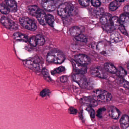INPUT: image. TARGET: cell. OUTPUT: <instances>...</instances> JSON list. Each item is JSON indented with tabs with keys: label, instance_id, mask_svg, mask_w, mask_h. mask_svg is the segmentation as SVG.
Listing matches in <instances>:
<instances>
[{
	"label": "cell",
	"instance_id": "obj_1",
	"mask_svg": "<svg viewBox=\"0 0 129 129\" xmlns=\"http://www.w3.org/2000/svg\"><path fill=\"white\" fill-rule=\"evenodd\" d=\"M58 13L62 17H66L73 15L76 13V9L71 3H62L58 7Z\"/></svg>",
	"mask_w": 129,
	"mask_h": 129
},
{
	"label": "cell",
	"instance_id": "obj_2",
	"mask_svg": "<svg viewBox=\"0 0 129 129\" xmlns=\"http://www.w3.org/2000/svg\"><path fill=\"white\" fill-rule=\"evenodd\" d=\"M65 56L63 53L57 50L51 51L47 55L46 60L48 62L56 64H61L65 60Z\"/></svg>",
	"mask_w": 129,
	"mask_h": 129
},
{
	"label": "cell",
	"instance_id": "obj_3",
	"mask_svg": "<svg viewBox=\"0 0 129 129\" xmlns=\"http://www.w3.org/2000/svg\"><path fill=\"white\" fill-rule=\"evenodd\" d=\"M92 97L97 101L108 102L112 99V95L110 92L103 89L95 90L92 92Z\"/></svg>",
	"mask_w": 129,
	"mask_h": 129
},
{
	"label": "cell",
	"instance_id": "obj_4",
	"mask_svg": "<svg viewBox=\"0 0 129 129\" xmlns=\"http://www.w3.org/2000/svg\"><path fill=\"white\" fill-rule=\"evenodd\" d=\"M96 49L100 53L105 56H110L112 53L110 44L107 41H101L98 42Z\"/></svg>",
	"mask_w": 129,
	"mask_h": 129
},
{
	"label": "cell",
	"instance_id": "obj_5",
	"mask_svg": "<svg viewBox=\"0 0 129 129\" xmlns=\"http://www.w3.org/2000/svg\"><path fill=\"white\" fill-rule=\"evenodd\" d=\"M63 1V0H41V4L45 10L51 11L58 7Z\"/></svg>",
	"mask_w": 129,
	"mask_h": 129
},
{
	"label": "cell",
	"instance_id": "obj_6",
	"mask_svg": "<svg viewBox=\"0 0 129 129\" xmlns=\"http://www.w3.org/2000/svg\"><path fill=\"white\" fill-rule=\"evenodd\" d=\"M19 22L23 28L30 31H35L37 28L35 23L27 17H20L19 19Z\"/></svg>",
	"mask_w": 129,
	"mask_h": 129
},
{
	"label": "cell",
	"instance_id": "obj_7",
	"mask_svg": "<svg viewBox=\"0 0 129 129\" xmlns=\"http://www.w3.org/2000/svg\"><path fill=\"white\" fill-rule=\"evenodd\" d=\"M72 77L73 80L77 83L82 88H86L89 86V83L88 80L84 74L79 73L73 74Z\"/></svg>",
	"mask_w": 129,
	"mask_h": 129
},
{
	"label": "cell",
	"instance_id": "obj_8",
	"mask_svg": "<svg viewBox=\"0 0 129 129\" xmlns=\"http://www.w3.org/2000/svg\"><path fill=\"white\" fill-rule=\"evenodd\" d=\"M24 64L27 67L33 70L39 71L41 70V64L38 59L33 58L27 60Z\"/></svg>",
	"mask_w": 129,
	"mask_h": 129
},
{
	"label": "cell",
	"instance_id": "obj_9",
	"mask_svg": "<svg viewBox=\"0 0 129 129\" xmlns=\"http://www.w3.org/2000/svg\"><path fill=\"white\" fill-rule=\"evenodd\" d=\"M111 15L109 13H105L101 16L100 21L101 24L105 26V28L108 31L113 30L110 25V20Z\"/></svg>",
	"mask_w": 129,
	"mask_h": 129
},
{
	"label": "cell",
	"instance_id": "obj_10",
	"mask_svg": "<svg viewBox=\"0 0 129 129\" xmlns=\"http://www.w3.org/2000/svg\"><path fill=\"white\" fill-rule=\"evenodd\" d=\"M1 23L7 28L11 30H16L18 28L17 25L10 19L5 16H2L0 19Z\"/></svg>",
	"mask_w": 129,
	"mask_h": 129
},
{
	"label": "cell",
	"instance_id": "obj_11",
	"mask_svg": "<svg viewBox=\"0 0 129 129\" xmlns=\"http://www.w3.org/2000/svg\"><path fill=\"white\" fill-rule=\"evenodd\" d=\"M73 66V69L76 73L84 74L87 71V67L86 65L82 64L76 62L74 60H72L71 61Z\"/></svg>",
	"mask_w": 129,
	"mask_h": 129
},
{
	"label": "cell",
	"instance_id": "obj_12",
	"mask_svg": "<svg viewBox=\"0 0 129 129\" xmlns=\"http://www.w3.org/2000/svg\"><path fill=\"white\" fill-rule=\"evenodd\" d=\"M74 60L82 64L86 65L91 62V59L87 55L84 54H79L74 57Z\"/></svg>",
	"mask_w": 129,
	"mask_h": 129
},
{
	"label": "cell",
	"instance_id": "obj_13",
	"mask_svg": "<svg viewBox=\"0 0 129 129\" xmlns=\"http://www.w3.org/2000/svg\"><path fill=\"white\" fill-rule=\"evenodd\" d=\"M90 73L92 76L96 77L99 78L104 79L106 78L107 76L105 72L100 68L98 67L92 68L90 71Z\"/></svg>",
	"mask_w": 129,
	"mask_h": 129
},
{
	"label": "cell",
	"instance_id": "obj_14",
	"mask_svg": "<svg viewBox=\"0 0 129 129\" xmlns=\"http://www.w3.org/2000/svg\"><path fill=\"white\" fill-rule=\"evenodd\" d=\"M108 112L110 116L113 119H117L120 116V111L114 106H110L109 108Z\"/></svg>",
	"mask_w": 129,
	"mask_h": 129
},
{
	"label": "cell",
	"instance_id": "obj_15",
	"mask_svg": "<svg viewBox=\"0 0 129 129\" xmlns=\"http://www.w3.org/2000/svg\"><path fill=\"white\" fill-rule=\"evenodd\" d=\"M36 17L40 24L42 25H46L47 23L46 20V15L42 10L40 9L39 12L36 15Z\"/></svg>",
	"mask_w": 129,
	"mask_h": 129
},
{
	"label": "cell",
	"instance_id": "obj_16",
	"mask_svg": "<svg viewBox=\"0 0 129 129\" xmlns=\"http://www.w3.org/2000/svg\"><path fill=\"white\" fill-rule=\"evenodd\" d=\"M82 102L87 105L91 107H95L98 105L97 102L92 97H88L83 98L82 99Z\"/></svg>",
	"mask_w": 129,
	"mask_h": 129
},
{
	"label": "cell",
	"instance_id": "obj_17",
	"mask_svg": "<svg viewBox=\"0 0 129 129\" xmlns=\"http://www.w3.org/2000/svg\"><path fill=\"white\" fill-rule=\"evenodd\" d=\"M110 39L113 43H118L122 41V37L119 33L117 31H113L111 34Z\"/></svg>",
	"mask_w": 129,
	"mask_h": 129
},
{
	"label": "cell",
	"instance_id": "obj_18",
	"mask_svg": "<svg viewBox=\"0 0 129 129\" xmlns=\"http://www.w3.org/2000/svg\"><path fill=\"white\" fill-rule=\"evenodd\" d=\"M5 5L10 12H15L17 10V5L14 0H6Z\"/></svg>",
	"mask_w": 129,
	"mask_h": 129
},
{
	"label": "cell",
	"instance_id": "obj_19",
	"mask_svg": "<svg viewBox=\"0 0 129 129\" xmlns=\"http://www.w3.org/2000/svg\"><path fill=\"white\" fill-rule=\"evenodd\" d=\"M128 14H122L120 16L119 19L120 25L123 26L124 27L128 26L129 23Z\"/></svg>",
	"mask_w": 129,
	"mask_h": 129
},
{
	"label": "cell",
	"instance_id": "obj_20",
	"mask_svg": "<svg viewBox=\"0 0 129 129\" xmlns=\"http://www.w3.org/2000/svg\"><path fill=\"white\" fill-rule=\"evenodd\" d=\"M120 123L122 129H127L129 126L128 116L126 114L123 115L120 119Z\"/></svg>",
	"mask_w": 129,
	"mask_h": 129
},
{
	"label": "cell",
	"instance_id": "obj_21",
	"mask_svg": "<svg viewBox=\"0 0 129 129\" xmlns=\"http://www.w3.org/2000/svg\"><path fill=\"white\" fill-rule=\"evenodd\" d=\"M13 38L17 41L27 42L28 40V37L25 34L20 32H15L13 35Z\"/></svg>",
	"mask_w": 129,
	"mask_h": 129
},
{
	"label": "cell",
	"instance_id": "obj_22",
	"mask_svg": "<svg viewBox=\"0 0 129 129\" xmlns=\"http://www.w3.org/2000/svg\"><path fill=\"white\" fill-rule=\"evenodd\" d=\"M110 24L113 30L118 29L120 25L119 19L116 16L111 17Z\"/></svg>",
	"mask_w": 129,
	"mask_h": 129
},
{
	"label": "cell",
	"instance_id": "obj_23",
	"mask_svg": "<svg viewBox=\"0 0 129 129\" xmlns=\"http://www.w3.org/2000/svg\"><path fill=\"white\" fill-rule=\"evenodd\" d=\"M40 10L38 6L35 5H30L27 8L28 13L33 16L36 17Z\"/></svg>",
	"mask_w": 129,
	"mask_h": 129
},
{
	"label": "cell",
	"instance_id": "obj_24",
	"mask_svg": "<svg viewBox=\"0 0 129 129\" xmlns=\"http://www.w3.org/2000/svg\"><path fill=\"white\" fill-rule=\"evenodd\" d=\"M105 69L107 72L112 74L116 73L117 69L116 67L111 63H106L104 65Z\"/></svg>",
	"mask_w": 129,
	"mask_h": 129
},
{
	"label": "cell",
	"instance_id": "obj_25",
	"mask_svg": "<svg viewBox=\"0 0 129 129\" xmlns=\"http://www.w3.org/2000/svg\"><path fill=\"white\" fill-rule=\"evenodd\" d=\"M70 33L72 36L76 37L82 33L81 29L78 26H73L70 28Z\"/></svg>",
	"mask_w": 129,
	"mask_h": 129
},
{
	"label": "cell",
	"instance_id": "obj_26",
	"mask_svg": "<svg viewBox=\"0 0 129 129\" xmlns=\"http://www.w3.org/2000/svg\"><path fill=\"white\" fill-rule=\"evenodd\" d=\"M93 13L95 16L97 17H101L104 14V9L102 8L97 7L93 10Z\"/></svg>",
	"mask_w": 129,
	"mask_h": 129
},
{
	"label": "cell",
	"instance_id": "obj_27",
	"mask_svg": "<svg viewBox=\"0 0 129 129\" xmlns=\"http://www.w3.org/2000/svg\"><path fill=\"white\" fill-rule=\"evenodd\" d=\"M117 82L120 86L129 89V82L122 78H119L117 79Z\"/></svg>",
	"mask_w": 129,
	"mask_h": 129
},
{
	"label": "cell",
	"instance_id": "obj_28",
	"mask_svg": "<svg viewBox=\"0 0 129 129\" xmlns=\"http://www.w3.org/2000/svg\"><path fill=\"white\" fill-rule=\"evenodd\" d=\"M37 42V45L39 46H42L45 43V39L42 35H37L35 36Z\"/></svg>",
	"mask_w": 129,
	"mask_h": 129
},
{
	"label": "cell",
	"instance_id": "obj_29",
	"mask_svg": "<svg viewBox=\"0 0 129 129\" xmlns=\"http://www.w3.org/2000/svg\"><path fill=\"white\" fill-rule=\"evenodd\" d=\"M74 39L76 41L80 42L86 43L87 42V38L86 36L82 33L75 37Z\"/></svg>",
	"mask_w": 129,
	"mask_h": 129
},
{
	"label": "cell",
	"instance_id": "obj_30",
	"mask_svg": "<svg viewBox=\"0 0 129 129\" xmlns=\"http://www.w3.org/2000/svg\"><path fill=\"white\" fill-rule=\"evenodd\" d=\"M85 109L87 111L88 113L90 114V116H91V118L94 119V118L95 117V111L94 109L92 108V107L88 106V105H87V106L86 107Z\"/></svg>",
	"mask_w": 129,
	"mask_h": 129
},
{
	"label": "cell",
	"instance_id": "obj_31",
	"mask_svg": "<svg viewBox=\"0 0 129 129\" xmlns=\"http://www.w3.org/2000/svg\"><path fill=\"white\" fill-rule=\"evenodd\" d=\"M46 22L50 26L53 27L54 25V16L51 14H48L46 15Z\"/></svg>",
	"mask_w": 129,
	"mask_h": 129
},
{
	"label": "cell",
	"instance_id": "obj_32",
	"mask_svg": "<svg viewBox=\"0 0 129 129\" xmlns=\"http://www.w3.org/2000/svg\"><path fill=\"white\" fill-rule=\"evenodd\" d=\"M65 68L63 66H60L57 68H55L51 71V73L52 75H55L57 74L60 73L61 72H63L65 70Z\"/></svg>",
	"mask_w": 129,
	"mask_h": 129
},
{
	"label": "cell",
	"instance_id": "obj_33",
	"mask_svg": "<svg viewBox=\"0 0 129 129\" xmlns=\"http://www.w3.org/2000/svg\"><path fill=\"white\" fill-rule=\"evenodd\" d=\"M119 5L117 2L114 1L110 3L109 5V8L110 10L112 11H114L118 8Z\"/></svg>",
	"mask_w": 129,
	"mask_h": 129
},
{
	"label": "cell",
	"instance_id": "obj_34",
	"mask_svg": "<svg viewBox=\"0 0 129 129\" xmlns=\"http://www.w3.org/2000/svg\"><path fill=\"white\" fill-rule=\"evenodd\" d=\"M0 12L3 14H7L10 12L9 9L5 5L3 4H0Z\"/></svg>",
	"mask_w": 129,
	"mask_h": 129
},
{
	"label": "cell",
	"instance_id": "obj_35",
	"mask_svg": "<svg viewBox=\"0 0 129 129\" xmlns=\"http://www.w3.org/2000/svg\"><path fill=\"white\" fill-rule=\"evenodd\" d=\"M42 72L43 76L46 80H48V81H51V79L50 77L49 72H48V70L46 68H43L42 71Z\"/></svg>",
	"mask_w": 129,
	"mask_h": 129
},
{
	"label": "cell",
	"instance_id": "obj_36",
	"mask_svg": "<svg viewBox=\"0 0 129 129\" xmlns=\"http://www.w3.org/2000/svg\"><path fill=\"white\" fill-rule=\"evenodd\" d=\"M118 72L119 76L122 77L125 76L127 74V72L123 69V68L120 67L118 68L117 72Z\"/></svg>",
	"mask_w": 129,
	"mask_h": 129
},
{
	"label": "cell",
	"instance_id": "obj_37",
	"mask_svg": "<svg viewBox=\"0 0 129 129\" xmlns=\"http://www.w3.org/2000/svg\"><path fill=\"white\" fill-rule=\"evenodd\" d=\"M29 42L30 45L33 47H35L37 45L35 36H32L30 37L29 39Z\"/></svg>",
	"mask_w": 129,
	"mask_h": 129
},
{
	"label": "cell",
	"instance_id": "obj_38",
	"mask_svg": "<svg viewBox=\"0 0 129 129\" xmlns=\"http://www.w3.org/2000/svg\"><path fill=\"white\" fill-rule=\"evenodd\" d=\"M50 93V91L48 89H44L40 92V95L42 97H46L49 95Z\"/></svg>",
	"mask_w": 129,
	"mask_h": 129
},
{
	"label": "cell",
	"instance_id": "obj_39",
	"mask_svg": "<svg viewBox=\"0 0 129 129\" xmlns=\"http://www.w3.org/2000/svg\"><path fill=\"white\" fill-rule=\"evenodd\" d=\"M106 110V109L104 108H102L98 109L97 111V116L98 117L100 118H101L103 117L104 113Z\"/></svg>",
	"mask_w": 129,
	"mask_h": 129
},
{
	"label": "cell",
	"instance_id": "obj_40",
	"mask_svg": "<svg viewBox=\"0 0 129 129\" xmlns=\"http://www.w3.org/2000/svg\"><path fill=\"white\" fill-rule=\"evenodd\" d=\"M90 0H79L80 4L82 6H88L90 3Z\"/></svg>",
	"mask_w": 129,
	"mask_h": 129
},
{
	"label": "cell",
	"instance_id": "obj_41",
	"mask_svg": "<svg viewBox=\"0 0 129 129\" xmlns=\"http://www.w3.org/2000/svg\"><path fill=\"white\" fill-rule=\"evenodd\" d=\"M91 4L94 7H99L101 5V2L99 0H91Z\"/></svg>",
	"mask_w": 129,
	"mask_h": 129
},
{
	"label": "cell",
	"instance_id": "obj_42",
	"mask_svg": "<svg viewBox=\"0 0 129 129\" xmlns=\"http://www.w3.org/2000/svg\"><path fill=\"white\" fill-rule=\"evenodd\" d=\"M118 29H119L121 33L124 34L125 35H128V33H127L126 30L125 28L122 25H120V26L119 27Z\"/></svg>",
	"mask_w": 129,
	"mask_h": 129
},
{
	"label": "cell",
	"instance_id": "obj_43",
	"mask_svg": "<svg viewBox=\"0 0 129 129\" xmlns=\"http://www.w3.org/2000/svg\"><path fill=\"white\" fill-rule=\"evenodd\" d=\"M69 111L70 114H75L77 113V110L73 107H71L69 108Z\"/></svg>",
	"mask_w": 129,
	"mask_h": 129
},
{
	"label": "cell",
	"instance_id": "obj_44",
	"mask_svg": "<svg viewBox=\"0 0 129 129\" xmlns=\"http://www.w3.org/2000/svg\"><path fill=\"white\" fill-rule=\"evenodd\" d=\"M60 80L62 83H65L68 80V77L67 76H63L61 77L60 78Z\"/></svg>",
	"mask_w": 129,
	"mask_h": 129
},
{
	"label": "cell",
	"instance_id": "obj_45",
	"mask_svg": "<svg viewBox=\"0 0 129 129\" xmlns=\"http://www.w3.org/2000/svg\"><path fill=\"white\" fill-rule=\"evenodd\" d=\"M124 11L126 13L128 14L129 13V5H126L125 6V7L124 8Z\"/></svg>",
	"mask_w": 129,
	"mask_h": 129
},
{
	"label": "cell",
	"instance_id": "obj_46",
	"mask_svg": "<svg viewBox=\"0 0 129 129\" xmlns=\"http://www.w3.org/2000/svg\"><path fill=\"white\" fill-rule=\"evenodd\" d=\"M101 2H103L104 3H107L110 1L111 0H99Z\"/></svg>",
	"mask_w": 129,
	"mask_h": 129
},
{
	"label": "cell",
	"instance_id": "obj_47",
	"mask_svg": "<svg viewBox=\"0 0 129 129\" xmlns=\"http://www.w3.org/2000/svg\"><path fill=\"white\" fill-rule=\"evenodd\" d=\"M110 129H119V128L117 126H113L112 127H111Z\"/></svg>",
	"mask_w": 129,
	"mask_h": 129
},
{
	"label": "cell",
	"instance_id": "obj_48",
	"mask_svg": "<svg viewBox=\"0 0 129 129\" xmlns=\"http://www.w3.org/2000/svg\"><path fill=\"white\" fill-rule=\"evenodd\" d=\"M116 1L119 2H122L125 1L126 0H116Z\"/></svg>",
	"mask_w": 129,
	"mask_h": 129
}]
</instances>
